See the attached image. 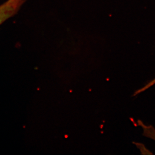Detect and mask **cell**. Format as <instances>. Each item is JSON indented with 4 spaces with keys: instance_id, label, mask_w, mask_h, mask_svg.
<instances>
[{
    "instance_id": "cell-3",
    "label": "cell",
    "mask_w": 155,
    "mask_h": 155,
    "mask_svg": "<svg viewBox=\"0 0 155 155\" xmlns=\"http://www.w3.org/2000/svg\"><path fill=\"white\" fill-rule=\"evenodd\" d=\"M133 143L137 147L140 151V154L142 155H153L152 153L146 148L145 145L141 143L133 142Z\"/></svg>"
},
{
    "instance_id": "cell-2",
    "label": "cell",
    "mask_w": 155,
    "mask_h": 155,
    "mask_svg": "<svg viewBox=\"0 0 155 155\" xmlns=\"http://www.w3.org/2000/svg\"><path fill=\"white\" fill-rule=\"evenodd\" d=\"M138 124L143 129V136L155 140V129L153 126L146 125L140 120H138Z\"/></svg>"
},
{
    "instance_id": "cell-1",
    "label": "cell",
    "mask_w": 155,
    "mask_h": 155,
    "mask_svg": "<svg viewBox=\"0 0 155 155\" xmlns=\"http://www.w3.org/2000/svg\"><path fill=\"white\" fill-rule=\"evenodd\" d=\"M23 3V0H7L0 5V26L15 15Z\"/></svg>"
},
{
    "instance_id": "cell-4",
    "label": "cell",
    "mask_w": 155,
    "mask_h": 155,
    "mask_svg": "<svg viewBox=\"0 0 155 155\" xmlns=\"http://www.w3.org/2000/svg\"><path fill=\"white\" fill-rule=\"evenodd\" d=\"M152 82L153 84H155V78L153 79V80H152Z\"/></svg>"
}]
</instances>
